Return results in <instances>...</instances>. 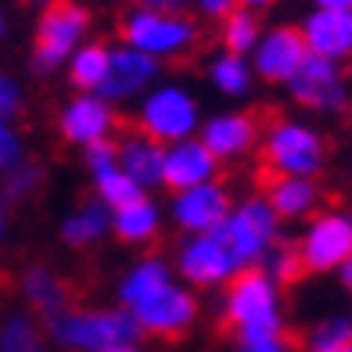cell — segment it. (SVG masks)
Here are the masks:
<instances>
[{
	"label": "cell",
	"mask_w": 352,
	"mask_h": 352,
	"mask_svg": "<svg viewBox=\"0 0 352 352\" xmlns=\"http://www.w3.org/2000/svg\"><path fill=\"white\" fill-rule=\"evenodd\" d=\"M219 313L223 324L230 327L237 349L284 338V287L263 266L245 270L223 287Z\"/></svg>",
	"instance_id": "cell-1"
},
{
	"label": "cell",
	"mask_w": 352,
	"mask_h": 352,
	"mask_svg": "<svg viewBox=\"0 0 352 352\" xmlns=\"http://www.w3.org/2000/svg\"><path fill=\"white\" fill-rule=\"evenodd\" d=\"M259 162L270 176H309L320 180L331 166V144L320 126L298 116H274L259 137Z\"/></svg>",
	"instance_id": "cell-2"
},
{
	"label": "cell",
	"mask_w": 352,
	"mask_h": 352,
	"mask_svg": "<svg viewBox=\"0 0 352 352\" xmlns=\"http://www.w3.org/2000/svg\"><path fill=\"white\" fill-rule=\"evenodd\" d=\"M47 342L61 352H108L137 345L144 334L122 306H69L43 324Z\"/></svg>",
	"instance_id": "cell-3"
},
{
	"label": "cell",
	"mask_w": 352,
	"mask_h": 352,
	"mask_svg": "<svg viewBox=\"0 0 352 352\" xmlns=\"http://www.w3.org/2000/svg\"><path fill=\"white\" fill-rule=\"evenodd\" d=\"M119 43L155 58L158 65L166 61H184L198 51L201 25L187 11H144L130 8L119 19Z\"/></svg>",
	"instance_id": "cell-4"
},
{
	"label": "cell",
	"mask_w": 352,
	"mask_h": 352,
	"mask_svg": "<svg viewBox=\"0 0 352 352\" xmlns=\"http://www.w3.org/2000/svg\"><path fill=\"white\" fill-rule=\"evenodd\" d=\"M201 119H205V108L184 79H158L137 101V116H133L137 133L151 137L162 148L198 137Z\"/></svg>",
	"instance_id": "cell-5"
},
{
	"label": "cell",
	"mask_w": 352,
	"mask_h": 352,
	"mask_svg": "<svg viewBox=\"0 0 352 352\" xmlns=\"http://www.w3.org/2000/svg\"><path fill=\"white\" fill-rule=\"evenodd\" d=\"M94 14L83 0H54L36 19L33 47H29V69L36 76H54L65 69V61L79 43L90 40Z\"/></svg>",
	"instance_id": "cell-6"
},
{
	"label": "cell",
	"mask_w": 352,
	"mask_h": 352,
	"mask_svg": "<svg viewBox=\"0 0 352 352\" xmlns=\"http://www.w3.org/2000/svg\"><path fill=\"white\" fill-rule=\"evenodd\" d=\"M169 263L176 270V280H184L187 287H195V292H219V287H227L237 274H245L219 230L180 237Z\"/></svg>",
	"instance_id": "cell-7"
},
{
	"label": "cell",
	"mask_w": 352,
	"mask_h": 352,
	"mask_svg": "<svg viewBox=\"0 0 352 352\" xmlns=\"http://www.w3.org/2000/svg\"><path fill=\"white\" fill-rule=\"evenodd\" d=\"M280 227L277 212L270 209V201L263 195H248L241 201H234L230 216L223 219V227H216L223 234V241L230 245L234 259L241 263V270H252L266 259L270 248L280 245Z\"/></svg>",
	"instance_id": "cell-8"
},
{
	"label": "cell",
	"mask_w": 352,
	"mask_h": 352,
	"mask_svg": "<svg viewBox=\"0 0 352 352\" xmlns=\"http://www.w3.org/2000/svg\"><path fill=\"white\" fill-rule=\"evenodd\" d=\"M292 248L302 263V274H313V277L338 274V266L352 259V212L320 209L316 216L306 219V227H302Z\"/></svg>",
	"instance_id": "cell-9"
},
{
	"label": "cell",
	"mask_w": 352,
	"mask_h": 352,
	"mask_svg": "<svg viewBox=\"0 0 352 352\" xmlns=\"http://www.w3.org/2000/svg\"><path fill=\"white\" fill-rule=\"evenodd\" d=\"M284 94L309 116H342L352 104V79L338 61L306 54L298 72L284 83Z\"/></svg>",
	"instance_id": "cell-10"
},
{
	"label": "cell",
	"mask_w": 352,
	"mask_h": 352,
	"mask_svg": "<svg viewBox=\"0 0 352 352\" xmlns=\"http://www.w3.org/2000/svg\"><path fill=\"white\" fill-rule=\"evenodd\" d=\"M130 316L137 320L140 334H151V338H184L201 316V298L184 280H173L162 292H155L151 298H144Z\"/></svg>",
	"instance_id": "cell-11"
},
{
	"label": "cell",
	"mask_w": 352,
	"mask_h": 352,
	"mask_svg": "<svg viewBox=\"0 0 352 352\" xmlns=\"http://www.w3.org/2000/svg\"><path fill=\"white\" fill-rule=\"evenodd\" d=\"M234 201H237L234 190L223 184V180H212V184L187 187V190H176V195H169L166 219H169L184 237L209 234V230L223 227V219L230 216Z\"/></svg>",
	"instance_id": "cell-12"
},
{
	"label": "cell",
	"mask_w": 352,
	"mask_h": 352,
	"mask_svg": "<svg viewBox=\"0 0 352 352\" xmlns=\"http://www.w3.org/2000/svg\"><path fill=\"white\" fill-rule=\"evenodd\" d=\"M119 133V108L108 104L101 94H72L58 108V137L72 148H90L101 140H116Z\"/></svg>",
	"instance_id": "cell-13"
},
{
	"label": "cell",
	"mask_w": 352,
	"mask_h": 352,
	"mask_svg": "<svg viewBox=\"0 0 352 352\" xmlns=\"http://www.w3.org/2000/svg\"><path fill=\"white\" fill-rule=\"evenodd\" d=\"M259 137H263V122L245 108H219L209 111L201 119L198 140L209 148L223 166L227 162H245L259 151Z\"/></svg>",
	"instance_id": "cell-14"
},
{
	"label": "cell",
	"mask_w": 352,
	"mask_h": 352,
	"mask_svg": "<svg viewBox=\"0 0 352 352\" xmlns=\"http://www.w3.org/2000/svg\"><path fill=\"white\" fill-rule=\"evenodd\" d=\"M158 79H162V65L155 58L133 51L126 43H111V54H108V72L101 79L98 94L108 104H137L144 94H148Z\"/></svg>",
	"instance_id": "cell-15"
},
{
	"label": "cell",
	"mask_w": 352,
	"mask_h": 352,
	"mask_svg": "<svg viewBox=\"0 0 352 352\" xmlns=\"http://www.w3.org/2000/svg\"><path fill=\"white\" fill-rule=\"evenodd\" d=\"M306 43H302L298 25H266L259 43L252 47L248 65L255 72V79L266 87H284L287 79L298 72V65L306 61Z\"/></svg>",
	"instance_id": "cell-16"
},
{
	"label": "cell",
	"mask_w": 352,
	"mask_h": 352,
	"mask_svg": "<svg viewBox=\"0 0 352 352\" xmlns=\"http://www.w3.org/2000/svg\"><path fill=\"white\" fill-rule=\"evenodd\" d=\"M223 176V162L205 148L198 137L180 140V144H169L166 158H162V187L169 195L176 190H187V187H201V184H212Z\"/></svg>",
	"instance_id": "cell-17"
},
{
	"label": "cell",
	"mask_w": 352,
	"mask_h": 352,
	"mask_svg": "<svg viewBox=\"0 0 352 352\" xmlns=\"http://www.w3.org/2000/svg\"><path fill=\"white\" fill-rule=\"evenodd\" d=\"M298 33L306 51L327 61H352V11H334V8H313L298 22Z\"/></svg>",
	"instance_id": "cell-18"
},
{
	"label": "cell",
	"mask_w": 352,
	"mask_h": 352,
	"mask_svg": "<svg viewBox=\"0 0 352 352\" xmlns=\"http://www.w3.org/2000/svg\"><path fill=\"white\" fill-rule=\"evenodd\" d=\"M83 169L94 184V198L108 209H119V205H130L133 198H140L144 190L122 173L119 155H116V140H101L83 148Z\"/></svg>",
	"instance_id": "cell-19"
},
{
	"label": "cell",
	"mask_w": 352,
	"mask_h": 352,
	"mask_svg": "<svg viewBox=\"0 0 352 352\" xmlns=\"http://www.w3.org/2000/svg\"><path fill=\"white\" fill-rule=\"evenodd\" d=\"M176 280V270L166 255L144 252L119 274L116 280V306H122L126 313H133L144 298H151L155 292H162L166 284Z\"/></svg>",
	"instance_id": "cell-20"
},
{
	"label": "cell",
	"mask_w": 352,
	"mask_h": 352,
	"mask_svg": "<svg viewBox=\"0 0 352 352\" xmlns=\"http://www.w3.org/2000/svg\"><path fill=\"white\" fill-rule=\"evenodd\" d=\"M19 295L25 302V309L33 313L36 320H43V324L72 306V292H69L65 277H61L54 266H47V263H33V266L22 270Z\"/></svg>",
	"instance_id": "cell-21"
},
{
	"label": "cell",
	"mask_w": 352,
	"mask_h": 352,
	"mask_svg": "<svg viewBox=\"0 0 352 352\" xmlns=\"http://www.w3.org/2000/svg\"><path fill=\"white\" fill-rule=\"evenodd\" d=\"M166 205H158L155 195H140L130 205L111 209V237L126 248H148L162 237Z\"/></svg>",
	"instance_id": "cell-22"
},
{
	"label": "cell",
	"mask_w": 352,
	"mask_h": 352,
	"mask_svg": "<svg viewBox=\"0 0 352 352\" xmlns=\"http://www.w3.org/2000/svg\"><path fill=\"white\" fill-rule=\"evenodd\" d=\"M263 198L270 201L280 223H306L324 205V187L309 176H270Z\"/></svg>",
	"instance_id": "cell-23"
},
{
	"label": "cell",
	"mask_w": 352,
	"mask_h": 352,
	"mask_svg": "<svg viewBox=\"0 0 352 352\" xmlns=\"http://www.w3.org/2000/svg\"><path fill=\"white\" fill-rule=\"evenodd\" d=\"M116 155H119L122 173L130 176L144 195H155L162 187V158H166L162 144H155L151 137L133 130V133L116 137Z\"/></svg>",
	"instance_id": "cell-24"
},
{
	"label": "cell",
	"mask_w": 352,
	"mask_h": 352,
	"mask_svg": "<svg viewBox=\"0 0 352 352\" xmlns=\"http://www.w3.org/2000/svg\"><path fill=\"white\" fill-rule=\"evenodd\" d=\"M58 237H61V245H65V248H76V252L98 248L104 237H111V209L101 205L98 198L79 201L72 212L61 216Z\"/></svg>",
	"instance_id": "cell-25"
},
{
	"label": "cell",
	"mask_w": 352,
	"mask_h": 352,
	"mask_svg": "<svg viewBox=\"0 0 352 352\" xmlns=\"http://www.w3.org/2000/svg\"><path fill=\"white\" fill-rule=\"evenodd\" d=\"M205 79H209V87L219 94V98H227L234 104L248 101L255 94V87H259V79H255L248 58L227 54V51H216L209 58V65H205Z\"/></svg>",
	"instance_id": "cell-26"
},
{
	"label": "cell",
	"mask_w": 352,
	"mask_h": 352,
	"mask_svg": "<svg viewBox=\"0 0 352 352\" xmlns=\"http://www.w3.org/2000/svg\"><path fill=\"white\" fill-rule=\"evenodd\" d=\"M108 54H111V43L104 40H87L72 51V58L65 61V76L76 87V94H90V90L98 94L101 79L108 72Z\"/></svg>",
	"instance_id": "cell-27"
},
{
	"label": "cell",
	"mask_w": 352,
	"mask_h": 352,
	"mask_svg": "<svg viewBox=\"0 0 352 352\" xmlns=\"http://www.w3.org/2000/svg\"><path fill=\"white\" fill-rule=\"evenodd\" d=\"M263 19L255 11H245V8H234L227 19L219 22V51H227V54H241L248 58L252 54V47L259 43L263 36Z\"/></svg>",
	"instance_id": "cell-28"
},
{
	"label": "cell",
	"mask_w": 352,
	"mask_h": 352,
	"mask_svg": "<svg viewBox=\"0 0 352 352\" xmlns=\"http://www.w3.org/2000/svg\"><path fill=\"white\" fill-rule=\"evenodd\" d=\"M0 352H47V331L29 313H8L0 324Z\"/></svg>",
	"instance_id": "cell-29"
},
{
	"label": "cell",
	"mask_w": 352,
	"mask_h": 352,
	"mask_svg": "<svg viewBox=\"0 0 352 352\" xmlns=\"http://www.w3.org/2000/svg\"><path fill=\"white\" fill-rule=\"evenodd\" d=\"M352 345V313H327L309 324L302 349L306 352H342Z\"/></svg>",
	"instance_id": "cell-30"
},
{
	"label": "cell",
	"mask_w": 352,
	"mask_h": 352,
	"mask_svg": "<svg viewBox=\"0 0 352 352\" xmlns=\"http://www.w3.org/2000/svg\"><path fill=\"white\" fill-rule=\"evenodd\" d=\"M43 184H47V169L40 162H25V158H22L14 169L4 173V187H0V195H4V201H11V205H25V201H33L40 195Z\"/></svg>",
	"instance_id": "cell-31"
},
{
	"label": "cell",
	"mask_w": 352,
	"mask_h": 352,
	"mask_svg": "<svg viewBox=\"0 0 352 352\" xmlns=\"http://www.w3.org/2000/svg\"><path fill=\"white\" fill-rule=\"evenodd\" d=\"M259 266H263L266 274L274 277V280H277L280 287L302 277V263H298L295 248H287V245H277V248H270V252H266V259H263Z\"/></svg>",
	"instance_id": "cell-32"
},
{
	"label": "cell",
	"mask_w": 352,
	"mask_h": 352,
	"mask_svg": "<svg viewBox=\"0 0 352 352\" xmlns=\"http://www.w3.org/2000/svg\"><path fill=\"white\" fill-rule=\"evenodd\" d=\"M25 158V144H22V133L14 130L11 122H0V176L8 169H14Z\"/></svg>",
	"instance_id": "cell-33"
},
{
	"label": "cell",
	"mask_w": 352,
	"mask_h": 352,
	"mask_svg": "<svg viewBox=\"0 0 352 352\" xmlns=\"http://www.w3.org/2000/svg\"><path fill=\"white\" fill-rule=\"evenodd\" d=\"M25 104V94H22V83L8 72H0V122H11L19 119V111Z\"/></svg>",
	"instance_id": "cell-34"
},
{
	"label": "cell",
	"mask_w": 352,
	"mask_h": 352,
	"mask_svg": "<svg viewBox=\"0 0 352 352\" xmlns=\"http://www.w3.org/2000/svg\"><path fill=\"white\" fill-rule=\"evenodd\" d=\"M190 4H195V11L201 14V19H209V22H223L237 8L234 0H190Z\"/></svg>",
	"instance_id": "cell-35"
},
{
	"label": "cell",
	"mask_w": 352,
	"mask_h": 352,
	"mask_svg": "<svg viewBox=\"0 0 352 352\" xmlns=\"http://www.w3.org/2000/svg\"><path fill=\"white\" fill-rule=\"evenodd\" d=\"M130 8H144V11H184V0H133Z\"/></svg>",
	"instance_id": "cell-36"
},
{
	"label": "cell",
	"mask_w": 352,
	"mask_h": 352,
	"mask_svg": "<svg viewBox=\"0 0 352 352\" xmlns=\"http://www.w3.org/2000/svg\"><path fill=\"white\" fill-rule=\"evenodd\" d=\"M241 352H295L292 345H287L284 338H277V342H263V345H248V349H241Z\"/></svg>",
	"instance_id": "cell-37"
},
{
	"label": "cell",
	"mask_w": 352,
	"mask_h": 352,
	"mask_svg": "<svg viewBox=\"0 0 352 352\" xmlns=\"http://www.w3.org/2000/svg\"><path fill=\"white\" fill-rule=\"evenodd\" d=\"M237 8H245V11H255V14H263V11H270L277 4V0H234Z\"/></svg>",
	"instance_id": "cell-38"
},
{
	"label": "cell",
	"mask_w": 352,
	"mask_h": 352,
	"mask_svg": "<svg viewBox=\"0 0 352 352\" xmlns=\"http://www.w3.org/2000/svg\"><path fill=\"white\" fill-rule=\"evenodd\" d=\"M334 277H338V280H342V287L352 295V259H345V263L338 266V274H334Z\"/></svg>",
	"instance_id": "cell-39"
},
{
	"label": "cell",
	"mask_w": 352,
	"mask_h": 352,
	"mask_svg": "<svg viewBox=\"0 0 352 352\" xmlns=\"http://www.w3.org/2000/svg\"><path fill=\"white\" fill-rule=\"evenodd\" d=\"M313 8H334V11H352V0H309Z\"/></svg>",
	"instance_id": "cell-40"
},
{
	"label": "cell",
	"mask_w": 352,
	"mask_h": 352,
	"mask_svg": "<svg viewBox=\"0 0 352 352\" xmlns=\"http://www.w3.org/2000/svg\"><path fill=\"white\" fill-rule=\"evenodd\" d=\"M4 234H8V216H4V205H0V245H4Z\"/></svg>",
	"instance_id": "cell-41"
},
{
	"label": "cell",
	"mask_w": 352,
	"mask_h": 352,
	"mask_svg": "<svg viewBox=\"0 0 352 352\" xmlns=\"http://www.w3.org/2000/svg\"><path fill=\"white\" fill-rule=\"evenodd\" d=\"M8 36V14H4V8H0V40Z\"/></svg>",
	"instance_id": "cell-42"
},
{
	"label": "cell",
	"mask_w": 352,
	"mask_h": 352,
	"mask_svg": "<svg viewBox=\"0 0 352 352\" xmlns=\"http://www.w3.org/2000/svg\"><path fill=\"white\" fill-rule=\"evenodd\" d=\"M108 352H144V349H140V342H137V345H119V349H108Z\"/></svg>",
	"instance_id": "cell-43"
},
{
	"label": "cell",
	"mask_w": 352,
	"mask_h": 352,
	"mask_svg": "<svg viewBox=\"0 0 352 352\" xmlns=\"http://www.w3.org/2000/svg\"><path fill=\"white\" fill-rule=\"evenodd\" d=\"M25 4H40V11H43L47 4H54V0H25Z\"/></svg>",
	"instance_id": "cell-44"
},
{
	"label": "cell",
	"mask_w": 352,
	"mask_h": 352,
	"mask_svg": "<svg viewBox=\"0 0 352 352\" xmlns=\"http://www.w3.org/2000/svg\"><path fill=\"white\" fill-rule=\"evenodd\" d=\"M342 352H352V345H349V349H342Z\"/></svg>",
	"instance_id": "cell-45"
}]
</instances>
